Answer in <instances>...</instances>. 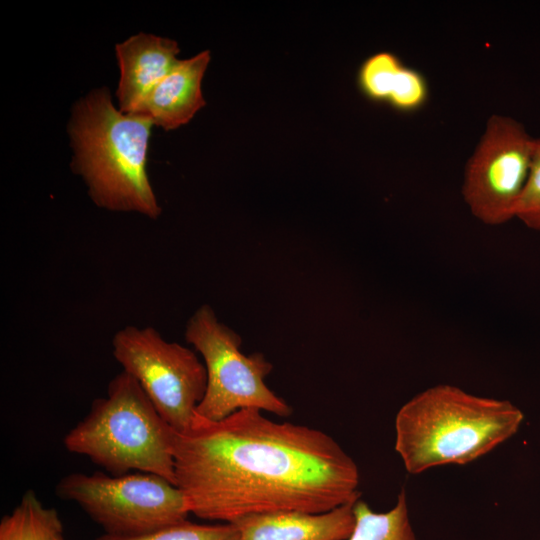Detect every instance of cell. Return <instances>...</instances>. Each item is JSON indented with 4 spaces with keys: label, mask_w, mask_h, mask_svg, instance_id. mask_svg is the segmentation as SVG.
Segmentation results:
<instances>
[{
    "label": "cell",
    "mask_w": 540,
    "mask_h": 540,
    "mask_svg": "<svg viewBox=\"0 0 540 540\" xmlns=\"http://www.w3.org/2000/svg\"><path fill=\"white\" fill-rule=\"evenodd\" d=\"M176 486L189 512L213 521L261 513H323L355 503L359 470L328 434L278 423L255 408L174 432Z\"/></svg>",
    "instance_id": "cell-1"
},
{
    "label": "cell",
    "mask_w": 540,
    "mask_h": 540,
    "mask_svg": "<svg viewBox=\"0 0 540 540\" xmlns=\"http://www.w3.org/2000/svg\"><path fill=\"white\" fill-rule=\"evenodd\" d=\"M153 120L125 114L103 87L78 100L68 123L71 169L100 208L157 219L161 207L150 184L147 152Z\"/></svg>",
    "instance_id": "cell-2"
},
{
    "label": "cell",
    "mask_w": 540,
    "mask_h": 540,
    "mask_svg": "<svg viewBox=\"0 0 540 540\" xmlns=\"http://www.w3.org/2000/svg\"><path fill=\"white\" fill-rule=\"evenodd\" d=\"M523 419L522 411L508 400L438 384L399 409L395 450L411 474L442 465H464L512 437Z\"/></svg>",
    "instance_id": "cell-3"
},
{
    "label": "cell",
    "mask_w": 540,
    "mask_h": 540,
    "mask_svg": "<svg viewBox=\"0 0 540 540\" xmlns=\"http://www.w3.org/2000/svg\"><path fill=\"white\" fill-rule=\"evenodd\" d=\"M174 432L136 379L122 370L63 442L69 452L88 457L110 475L152 473L176 485Z\"/></svg>",
    "instance_id": "cell-4"
},
{
    "label": "cell",
    "mask_w": 540,
    "mask_h": 540,
    "mask_svg": "<svg viewBox=\"0 0 540 540\" xmlns=\"http://www.w3.org/2000/svg\"><path fill=\"white\" fill-rule=\"evenodd\" d=\"M185 338L203 357L207 371L205 395L196 413L219 421L244 408H255L281 417L291 407L265 384L273 369L263 354L244 355L241 338L221 323L209 305H202L190 317Z\"/></svg>",
    "instance_id": "cell-5"
},
{
    "label": "cell",
    "mask_w": 540,
    "mask_h": 540,
    "mask_svg": "<svg viewBox=\"0 0 540 540\" xmlns=\"http://www.w3.org/2000/svg\"><path fill=\"white\" fill-rule=\"evenodd\" d=\"M55 491L58 497L76 502L111 536H140L190 514L182 491L152 473H71L59 480Z\"/></svg>",
    "instance_id": "cell-6"
},
{
    "label": "cell",
    "mask_w": 540,
    "mask_h": 540,
    "mask_svg": "<svg viewBox=\"0 0 540 540\" xmlns=\"http://www.w3.org/2000/svg\"><path fill=\"white\" fill-rule=\"evenodd\" d=\"M113 356L140 384L161 417L187 430L207 387L205 365L189 348L165 340L153 327L126 326L114 334Z\"/></svg>",
    "instance_id": "cell-7"
},
{
    "label": "cell",
    "mask_w": 540,
    "mask_h": 540,
    "mask_svg": "<svg viewBox=\"0 0 540 540\" xmlns=\"http://www.w3.org/2000/svg\"><path fill=\"white\" fill-rule=\"evenodd\" d=\"M533 138L509 116L492 115L466 163L462 197L471 214L486 225L516 216L530 174Z\"/></svg>",
    "instance_id": "cell-8"
},
{
    "label": "cell",
    "mask_w": 540,
    "mask_h": 540,
    "mask_svg": "<svg viewBox=\"0 0 540 540\" xmlns=\"http://www.w3.org/2000/svg\"><path fill=\"white\" fill-rule=\"evenodd\" d=\"M120 68L116 96L119 110L136 114L154 86L178 61V44L169 38L139 33L115 46Z\"/></svg>",
    "instance_id": "cell-9"
},
{
    "label": "cell",
    "mask_w": 540,
    "mask_h": 540,
    "mask_svg": "<svg viewBox=\"0 0 540 540\" xmlns=\"http://www.w3.org/2000/svg\"><path fill=\"white\" fill-rule=\"evenodd\" d=\"M353 506L349 503L323 513L251 514L232 523L239 540H346L355 525Z\"/></svg>",
    "instance_id": "cell-10"
},
{
    "label": "cell",
    "mask_w": 540,
    "mask_h": 540,
    "mask_svg": "<svg viewBox=\"0 0 540 540\" xmlns=\"http://www.w3.org/2000/svg\"><path fill=\"white\" fill-rule=\"evenodd\" d=\"M209 61V51L178 60L149 92L136 114L150 117L167 131L187 124L206 104L201 82Z\"/></svg>",
    "instance_id": "cell-11"
},
{
    "label": "cell",
    "mask_w": 540,
    "mask_h": 540,
    "mask_svg": "<svg viewBox=\"0 0 540 540\" xmlns=\"http://www.w3.org/2000/svg\"><path fill=\"white\" fill-rule=\"evenodd\" d=\"M358 85L370 100L386 103L404 113L421 109L429 97L424 75L386 51L375 53L362 63Z\"/></svg>",
    "instance_id": "cell-12"
},
{
    "label": "cell",
    "mask_w": 540,
    "mask_h": 540,
    "mask_svg": "<svg viewBox=\"0 0 540 540\" xmlns=\"http://www.w3.org/2000/svg\"><path fill=\"white\" fill-rule=\"evenodd\" d=\"M63 522L56 509L46 507L27 490L0 522V540H62Z\"/></svg>",
    "instance_id": "cell-13"
},
{
    "label": "cell",
    "mask_w": 540,
    "mask_h": 540,
    "mask_svg": "<svg viewBox=\"0 0 540 540\" xmlns=\"http://www.w3.org/2000/svg\"><path fill=\"white\" fill-rule=\"evenodd\" d=\"M353 512L355 525L346 540H417L404 489L398 494L394 507L387 512H375L360 499L354 503Z\"/></svg>",
    "instance_id": "cell-14"
},
{
    "label": "cell",
    "mask_w": 540,
    "mask_h": 540,
    "mask_svg": "<svg viewBox=\"0 0 540 540\" xmlns=\"http://www.w3.org/2000/svg\"><path fill=\"white\" fill-rule=\"evenodd\" d=\"M96 540H239L235 524H199L185 519L147 534L134 537H118L104 534Z\"/></svg>",
    "instance_id": "cell-15"
},
{
    "label": "cell",
    "mask_w": 540,
    "mask_h": 540,
    "mask_svg": "<svg viewBox=\"0 0 540 540\" xmlns=\"http://www.w3.org/2000/svg\"><path fill=\"white\" fill-rule=\"evenodd\" d=\"M516 219L540 232V138H535L530 174L520 198Z\"/></svg>",
    "instance_id": "cell-16"
},
{
    "label": "cell",
    "mask_w": 540,
    "mask_h": 540,
    "mask_svg": "<svg viewBox=\"0 0 540 540\" xmlns=\"http://www.w3.org/2000/svg\"><path fill=\"white\" fill-rule=\"evenodd\" d=\"M62 540H64V539H62Z\"/></svg>",
    "instance_id": "cell-17"
}]
</instances>
